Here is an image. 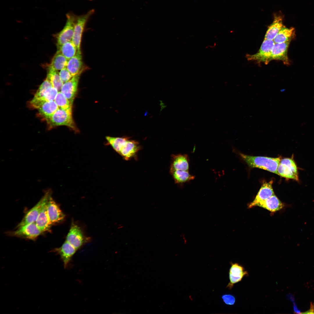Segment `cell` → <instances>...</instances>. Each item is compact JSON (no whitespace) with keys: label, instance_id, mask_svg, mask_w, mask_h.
<instances>
[{"label":"cell","instance_id":"6da1fadb","mask_svg":"<svg viewBox=\"0 0 314 314\" xmlns=\"http://www.w3.org/2000/svg\"><path fill=\"white\" fill-rule=\"evenodd\" d=\"M240 155L249 167L262 169L278 175L277 170L281 160L280 158L252 156L242 154Z\"/></svg>","mask_w":314,"mask_h":314},{"label":"cell","instance_id":"7a4b0ae2","mask_svg":"<svg viewBox=\"0 0 314 314\" xmlns=\"http://www.w3.org/2000/svg\"><path fill=\"white\" fill-rule=\"evenodd\" d=\"M106 138L114 150L124 159L129 156L134 150L135 142L130 138L107 136Z\"/></svg>","mask_w":314,"mask_h":314},{"label":"cell","instance_id":"3957f363","mask_svg":"<svg viewBox=\"0 0 314 314\" xmlns=\"http://www.w3.org/2000/svg\"><path fill=\"white\" fill-rule=\"evenodd\" d=\"M45 119L51 127L66 126L74 130H76L72 118V108L64 109L59 108L52 115Z\"/></svg>","mask_w":314,"mask_h":314},{"label":"cell","instance_id":"277c9868","mask_svg":"<svg viewBox=\"0 0 314 314\" xmlns=\"http://www.w3.org/2000/svg\"><path fill=\"white\" fill-rule=\"evenodd\" d=\"M77 17V15L72 12L66 14L65 24L63 29L56 35L57 47L72 40Z\"/></svg>","mask_w":314,"mask_h":314},{"label":"cell","instance_id":"5b68a950","mask_svg":"<svg viewBox=\"0 0 314 314\" xmlns=\"http://www.w3.org/2000/svg\"><path fill=\"white\" fill-rule=\"evenodd\" d=\"M94 12V10L92 9L86 14L77 16L72 40L77 48V52H81V45L83 33L86 23Z\"/></svg>","mask_w":314,"mask_h":314},{"label":"cell","instance_id":"8992f818","mask_svg":"<svg viewBox=\"0 0 314 314\" xmlns=\"http://www.w3.org/2000/svg\"><path fill=\"white\" fill-rule=\"evenodd\" d=\"M274 44L273 40H264L258 51L254 54H247V58L249 60L267 64L271 61V51Z\"/></svg>","mask_w":314,"mask_h":314},{"label":"cell","instance_id":"52a82bcc","mask_svg":"<svg viewBox=\"0 0 314 314\" xmlns=\"http://www.w3.org/2000/svg\"><path fill=\"white\" fill-rule=\"evenodd\" d=\"M278 175L295 180H298L297 169L294 161L289 158L281 160L277 170Z\"/></svg>","mask_w":314,"mask_h":314},{"label":"cell","instance_id":"ba28073f","mask_svg":"<svg viewBox=\"0 0 314 314\" xmlns=\"http://www.w3.org/2000/svg\"><path fill=\"white\" fill-rule=\"evenodd\" d=\"M88 240L84 235L81 228L72 222L65 241L77 250L86 242Z\"/></svg>","mask_w":314,"mask_h":314},{"label":"cell","instance_id":"9c48e42d","mask_svg":"<svg viewBox=\"0 0 314 314\" xmlns=\"http://www.w3.org/2000/svg\"><path fill=\"white\" fill-rule=\"evenodd\" d=\"M51 193L48 191L43 196L42 206L35 222L36 224L42 232L49 230L52 225L49 221L47 211V203Z\"/></svg>","mask_w":314,"mask_h":314},{"label":"cell","instance_id":"30bf717a","mask_svg":"<svg viewBox=\"0 0 314 314\" xmlns=\"http://www.w3.org/2000/svg\"><path fill=\"white\" fill-rule=\"evenodd\" d=\"M42 233L35 222L19 227L11 233L14 236L33 240L36 238Z\"/></svg>","mask_w":314,"mask_h":314},{"label":"cell","instance_id":"8fae6325","mask_svg":"<svg viewBox=\"0 0 314 314\" xmlns=\"http://www.w3.org/2000/svg\"><path fill=\"white\" fill-rule=\"evenodd\" d=\"M229 271V282L226 288L231 289L234 284L241 281L243 278L248 275L247 271L242 265L237 263L231 262Z\"/></svg>","mask_w":314,"mask_h":314},{"label":"cell","instance_id":"7c38bea8","mask_svg":"<svg viewBox=\"0 0 314 314\" xmlns=\"http://www.w3.org/2000/svg\"><path fill=\"white\" fill-rule=\"evenodd\" d=\"M47 211L48 217L51 224L62 221L65 215L58 205L50 196L47 203Z\"/></svg>","mask_w":314,"mask_h":314},{"label":"cell","instance_id":"4fadbf2b","mask_svg":"<svg viewBox=\"0 0 314 314\" xmlns=\"http://www.w3.org/2000/svg\"><path fill=\"white\" fill-rule=\"evenodd\" d=\"M290 42L275 43L271 51V60H281L285 64L289 65L287 52Z\"/></svg>","mask_w":314,"mask_h":314},{"label":"cell","instance_id":"5bb4252c","mask_svg":"<svg viewBox=\"0 0 314 314\" xmlns=\"http://www.w3.org/2000/svg\"><path fill=\"white\" fill-rule=\"evenodd\" d=\"M77 250L74 247L65 241L60 247L55 249L54 251L60 255L65 269L68 267Z\"/></svg>","mask_w":314,"mask_h":314},{"label":"cell","instance_id":"9a60e30c","mask_svg":"<svg viewBox=\"0 0 314 314\" xmlns=\"http://www.w3.org/2000/svg\"><path fill=\"white\" fill-rule=\"evenodd\" d=\"M81 74L74 76L68 81L63 83L60 92L72 104L76 95Z\"/></svg>","mask_w":314,"mask_h":314},{"label":"cell","instance_id":"2e32d148","mask_svg":"<svg viewBox=\"0 0 314 314\" xmlns=\"http://www.w3.org/2000/svg\"><path fill=\"white\" fill-rule=\"evenodd\" d=\"M66 68L73 76L82 73L85 67L82 60L81 52H77L74 56L68 60Z\"/></svg>","mask_w":314,"mask_h":314},{"label":"cell","instance_id":"e0dca14e","mask_svg":"<svg viewBox=\"0 0 314 314\" xmlns=\"http://www.w3.org/2000/svg\"><path fill=\"white\" fill-rule=\"evenodd\" d=\"M171 157L170 171L176 170L189 171V160L187 154H173Z\"/></svg>","mask_w":314,"mask_h":314},{"label":"cell","instance_id":"ac0fdd59","mask_svg":"<svg viewBox=\"0 0 314 314\" xmlns=\"http://www.w3.org/2000/svg\"><path fill=\"white\" fill-rule=\"evenodd\" d=\"M272 180L263 183L254 201L249 204V208L255 206L257 204L274 195L272 187Z\"/></svg>","mask_w":314,"mask_h":314},{"label":"cell","instance_id":"d6986e66","mask_svg":"<svg viewBox=\"0 0 314 314\" xmlns=\"http://www.w3.org/2000/svg\"><path fill=\"white\" fill-rule=\"evenodd\" d=\"M58 92L56 88L50 87L46 90L40 97L33 98L30 101V104L32 107L37 109L45 102L54 101Z\"/></svg>","mask_w":314,"mask_h":314},{"label":"cell","instance_id":"ffe728a7","mask_svg":"<svg viewBox=\"0 0 314 314\" xmlns=\"http://www.w3.org/2000/svg\"><path fill=\"white\" fill-rule=\"evenodd\" d=\"M285 27L282 23V18L279 14H275L272 23L268 27L264 40H273L279 32Z\"/></svg>","mask_w":314,"mask_h":314},{"label":"cell","instance_id":"44dd1931","mask_svg":"<svg viewBox=\"0 0 314 314\" xmlns=\"http://www.w3.org/2000/svg\"><path fill=\"white\" fill-rule=\"evenodd\" d=\"M43 201L42 197L38 202L26 214L17 227L35 222L41 208Z\"/></svg>","mask_w":314,"mask_h":314},{"label":"cell","instance_id":"7402d4cb","mask_svg":"<svg viewBox=\"0 0 314 314\" xmlns=\"http://www.w3.org/2000/svg\"><path fill=\"white\" fill-rule=\"evenodd\" d=\"M255 206L261 207L271 212H274L282 208L284 205L277 197L274 195L266 200L257 204Z\"/></svg>","mask_w":314,"mask_h":314},{"label":"cell","instance_id":"603a6c76","mask_svg":"<svg viewBox=\"0 0 314 314\" xmlns=\"http://www.w3.org/2000/svg\"><path fill=\"white\" fill-rule=\"evenodd\" d=\"M295 36L294 28H288L284 27L279 32L273 40L275 43L290 42Z\"/></svg>","mask_w":314,"mask_h":314},{"label":"cell","instance_id":"cb8c5ba5","mask_svg":"<svg viewBox=\"0 0 314 314\" xmlns=\"http://www.w3.org/2000/svg\"><path fill=\"white\" fill-rule=\"evenodd\" d=\"M175 183L182 184L193 180L195 176L189 171L176 170L170 171Z\"/></svg>","mask_w":314,"mask_h":314},{"label":"cell","instance_id":"d4e9b609","mask_svg":"<svg viewBox=\"0 0 314 314\" xmlns=\"http://www.w3.org/2000/svg\"><path fill=\"white\" fill-rule=\"evenodd\" d=\"M58 108L54 101H52L44 102L38 109L39 113L45 119L52 115Z\"/></svg>","mask_w":314,"mask_h":314},{"label":"cell","instance_id":"484cf974","mask_svg":"<svg viewBox=\"0 0 314 314\" xmlns=\"http://www.w3.org/2000/svg\"><path fill=\"white\" fill-rule=\"evenodd\" d=\"M68 60L57 51L52 59L49 67L57 71L66 68Z\"/></svg>","mask_w":314,"mask_h":314},{"label":"cell","instance_id":"4316f807","mask_svg":"<svg viewBox=\"0 0 314 314\" xmlns=\"http://www.w3.org/2000/svg\"><path fill=\"white\" fill-rule=\"evenodd\" d=\"M68 60L74 56L77 50L72 41L67 42L58 47V51Z\"/></svg>","mask_w":314,"mask_h":314},{"label":"cell","instance_id":"83f0119b","mask_svg":"<svg viewBox=\"0 0 314 314\" xmlns=\"http://www.w3.org/2000/svg\"><path fill=\"white\" fill-rule=\"evenodd\" d=\"M46 78L50 81L53 87L56 88L58 92L61 91L63 83L58 71L49 67Z\"/></svg>","mask_w":314,"mask_h":314},{"label":"cell","instance_id":"f1b7e54d","mask_svg":"<svg viewBox=\"0 0 314 314\" xmlns=\"http://www.w3.org/2000/svg\"><path fill=\"white\" fill-rule=\"evenodd\" d=\"M54 101L59 108L68 109L72 108V104L60 91L58 92Z\"/></svg>","mask_w":314,"mask_h":314},{"label":"cell","instance_id":"f546056e","mask_svg":"<svg viewBox=\"0 0 314 314\" xmlns=\"http://www.w3.org/2000/svg\"><path fill=\"white\" fill-rule=\"evenodd\" d=\"M51 87H52V86L51 82L46 78L39 87L33 98H37L40 97L46 90Z\"/></svg>","mask_w":314,"mask_h":314},{"label":"cell","instance_id":"4dcf8cb0","mask_svg":"<svg viewBox=\"0 0 314 314\" xmlns=\"http://www.w3.org/2000/svg\"><path fill=\"white\" fill-rule=\"evenodd\" d=\"M59 75L63 83L69 81L73 77L66 68L60 70Z\"/></svg>","mask_w":314,"mask_h":314},{"label":"cell","instance_id":"1f68e13d","mask_svg":"<svg viewBox=\"0 0 314 314\" xmlns=\"http://www.w3.org/2000/svg\"><path fill=\"white\" fill-rule=\"evenodd\" d=\"M222 298L224 302L226 305H234L236 301V299L234 296L229 294L223 295Z\"/></svg>","mask_w":314,"mask_h":314},{"label":"cell","instance_id":"d6a6232c","mask_svg":"<svg viewBox=\"0 0 314 314\" xmlns=\"http://www.w3.org/2000/svg\"><path fill=\"white\" fill-rule=\"evenodd\" d=\"M300 313L314 314V303H311L310 307L309 310Z\"/></svg>","mask_w":314,"mask_h":314}]
</instances>
